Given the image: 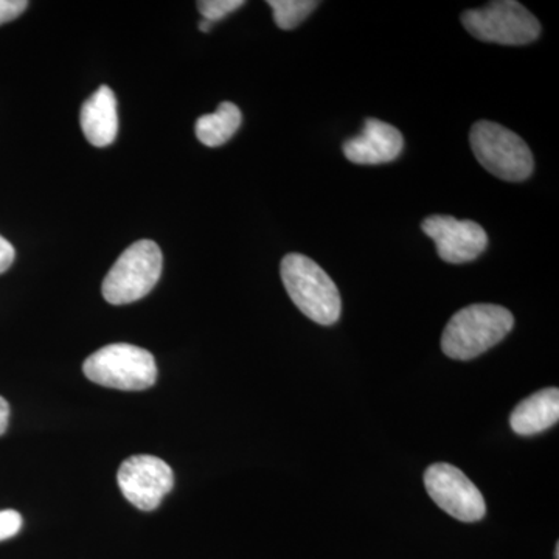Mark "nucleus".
I'll return each instance as SVG.
<instances>
[{"label":"nucleus","instance_id":"nucleus-7","mask_svg":"<svg viewBox=\"0 0 559 559\" xmlns=\"http://www.w3.org/2000/svg\"><path fill=\"white\" fill-rule=\"evenodd\" d=\"M428 495L441 510L462 522H477L487 513L479 488L450 463H436L425 473Z\"/></svg>","mask_w":559,"mask_h":559},{"label":"nucleus","instance_id":"nucleus-15","mask_svg":"<svg viewBox=\"0 0 559 559\" xmlns=\"http://www.w3.org/2000/svg\"><path fill=\"white\" fill-rule=\"evenodd\" d=\"M245 0H201L198 2V10L205 21L216 22L229 16L234 11L240 10Z\"/></svg>","mask_w":559,"mask_h":559},{"label":"nucleus","instance_id":"nucleus-14","mask_svg":"<svg viewBox=\"0 0 559 559\" xmlns=\"http://www.w3.org/2000/svg\"><path fill=\"white\" fill-rule=\"evenodd\" d=\"M267 5L274 13L275 24L282 31H293V28L299 27L312 11L318 9L319 2H314V0H270Z\"/></svg>","mask_w":559,"mask_h":559},{"label":"nucleus","instance_id":"nucleus-5","mask_svg":"<svg viewBox=\"0 0 559 559\" xmlns=\"http://www.w3.org/2000/svg\"><path fill=\"white\" fill-rule=\"evenodd\" d=\"M164 259L151 240L131 245L103 280L102 293L110 305H130L148 296L159 282Z\"/></svg>","mask_w":559,"mask_h":559},{"label":"nucleus","instance_id":"nucleus-18","mask_svg":"<svg viewBox=\"0 0 559 559\" xmlns=\"http://www.w3.org/2000/svg\"><path fill=\"white\" fill-rule=\"evenodd\" d=\"M14 259H16V250H14L13 245L9 240H5L0 235V274L10 270Z\"/></svg>","mask_w":559,"mask_h":559},{"label":"nucleus","instance_id":"nucleus-3","mask_svg":"<svg viewBox=\"0 0 559 559\" xmlns=\"http://www.w3.org/2000/svg\"><path fill=\"white\" fill-rule=\"evenodd\" d=\"M87 380L103 388L140 392L157 380L156 359L148 349L131 344H110L84 360Z\"/></svg>","mask_w":559,"mask_h":559},{"label":"nucleus","instance_id":"nucleus-19","mask_svg":"<svg viewBox=\"0 0 559 559\" xmlns=\"http://www.w3.org/2000/svg\"><path fill=\"white\" fill-rule=\"evenodd\" d=\"M10 421V404L9 401L0 396V436L7 432Z\"/></svg>","mask_w":559,"mask_h":559},{"label":"nucleus","instance_id":"nucleus-20","mask_svg":"<svg viewBox=\"0 0 559 559\" xmlns=\"http://www.w3.org/2000/svg\"><path fill=\"white\" fill-rule=\"evenodd\" d=\"M212 22H209V21H205V20H202L200 22V31L201 32H204V33H209L210 32V28H212Z\"/></svg>","mask_w":559,"mask_h":559},{"label":"nucleus","instance_id":"nucleus-17","mask_svg":"<svg viewBox=\"0 0 559 559\" xmlns=\"http://www.w3.org/2000/svg\"><path fill=\"white\" fill-rule=\"evenodd\" d=\"M28 2L25 0H0V25L20 17L27 10Z\"/></svg>","mask_w":559,"mask_h":559},{"label":"nucleus","instance_id":"nucleus-12","mask_svg":"<svg viewBox=\"0 0 559 559\" xmlns=\"http://www.w3.org/2000/svg\"><path fill=\"white\" fill-rule=\"evenodd\" d=\"M559 419V390H539L521 401L511 412L510 425L514 432L528 437L544 432L557 425Z\"/></svg>","mask_w":559,"mask_h":559},{"label":"nucleus","instance_id":"nucleus-21","mask_svg":"<svg viewBox=\"0 0 559 559\" xmlns=\"http://www.w3.org/2000/svg\"><path fill=\"white\" fill-rule=\"evenodd\" d=\"M555 559H559V544H557V549H555Z\"/></svg>","mask_w":559,"mask_h":559},{"label":"nucleus","instance_id":"nucleus-11","mask_svg":"<svg viewBox=\"0 0 559 559\" xmlns=\"http://www.w3.org/2000/svg\"><path fill=\"white\" fill-rule=\"evenodd\" d=\"M80 124L91 145L109 146L119 132L117 98L108 86H100L81 106Z\"/></svg>","mask_w":559,"mask_h":559},{"label":"nucleus","instance_id":"nucleus-16","mask_svg":"<svg viewBox=\"0 0 559 559\" xmlns=\"http://www.w3.org/2000/svg\"><path fill=\"white\" fill-rule=\"evenodd\" d=\"M22 528V516L16 510L0 511V540L13 538Z\"/></svg>","mask_w":559,"mask_h":559},{"label":"nucleus","instance_id":"nucleus-10","mask_svg":"<svg viewBox=\"0 0 559 559\" xmlns=\"http://www.w3.org/2000/svg\"><path fill=\"white\" fill-rule=\"evenodd\" d=\"M403 134L392 124L377 119L364 121L362 132L345 140V157L353 164L381 165L399 159L403 153Z\"/></svg>","mask_w":559,"mask_h":559},{"label":"nucleus","instance_id":"nucleus-6","mask_svg":"<svg viewBox=\"0 0 559 559\" xmlns=\"http://www.w3.org/2000/svg\"><path fill=\"white\" fill-rule=\"evenodd\" d=\"M462 24L474 38L502 46H525L540 36L539 21L516 0L465 11Z\"/></svg>","mask_w":559,"mask_h":559},{"label":"nucleus","instance_id":"nucleus-2","mask_svg":"<svg viewBox=\"0 0 559 559\" xmlns=\"http://www.w3.org/2000/svg\"><path fill=\"white\" fill-rule=\"evenodd\" d=\"M280 274L290 300L308 319L323 326L340 320V289L316 261L301 253H288L282 260Z\"/></svg>","mask_w":559,"mask_h":559},{"label":"nucleus","instance_id":"nucleus-13","mask_svg":"<svg viewBox=\"0 0 559 559\" xmlns=\"http://www.w3.org/2000/svg\"><path fill=\"white\" fill-rule=\"evenodd\" d=\"M241 110L230 102L221 103L216 112L202 116L197 121V138L209 148L224 145L240 130Z\"/></svg>","mask_w":559,"mask_h":559},{"label":"nucleus","instance_id":"nucleus-4","mask_svg":"<svg viewBox=\"0 0 559 559\" xmlns=\"http://www.w3.org/2000/svg\"><path fill=\"white\" fill-rule=\"evenodd\" d=\"M471 148L485 170L507 182H522L535 168L527 143L502 124L477 121L471 128Z\"/></svg>","mask_w":559,"mask_h":559},{"label":"nucleus","instance_id":"nucleus-8","mask_svg":"<svg viewBox=\"0 0 559 559\" xmlns=\"http://www.w3.org/2000/svg\"><path fill=\"white\" fill-rule=\"evenodd\" d=\"M124 498L139 510L153 511L175 487V474L168 463L154 455H132L117 474Z\"/></svg>","mask_w":559,"mask_h":559},{"label":"nucleus","instance_id":"nucleus-1","mask_svg":"<svg viewBox=\"0 0 559 559\" xmlns=\"http://www.w3.org/2000/svg\"><path fill=\"white\" fill-rule=\"evenodd\" d=\"M514 318L499 305L476 304L452 316L441 336V349L451 359L484 355L513 330Z\"/></svg>","mask_w":559,"mask_h":559},{"label":"nucleus","instance_id":"nucleus-9","mask_svg":"<svg viewBox=\"0 0 559 559\" xmlns=\"http://www.w3.org/2000/svg\"><path fill=\"white\" fill-rule=\"evenodd\" d=\"M421 229L436 242L440 259L451 264L469 263L488 246L487 231L474 221L433 215L423 221Z\"/></svg>","mask_w":559,"mask_h":559}]
</instances>
